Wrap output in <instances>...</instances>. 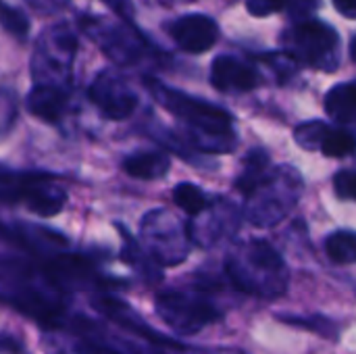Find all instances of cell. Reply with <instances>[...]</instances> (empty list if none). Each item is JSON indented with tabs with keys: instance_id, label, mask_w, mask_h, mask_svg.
<instances>
[{
	"instance_id": "23",
	"label": "cell",
	"mask_w": 356,
	"mask_h": 354,
	"mask_svg": "<svg viewBox=\"0 0 356 354\" xmlns=\"http://www.w3.org/2000/svg\"><path fill=\"white\" fill-rule=\"evenodd\" d=\"M0 25L13 33L15 38H25L27 31H29V19L23 10L15 8V6H6L2 4L0 6Z\"/></svg>"
},
{
	"instance_id": "19",
	"label": "cell",
	"mask_w": 356,
	"mask_h": 354,
	"mask_svg": "<svg viewBox=\"0 0 356 354\" xmlns=\"http://www.w3.org/2000/svg\"><path fill=\"white\" fill-rule=\"evenodd\" d=\"M325 255L336 265H353L356 261V236L353 230H336L323 242Z\"/></svg>"
},
{
	"instance_id": "1",
	"label": "cell",
	"mask_w": 356,
	"mask_h": 354,
	"mask_svg": "<svg viewBox=\"0 0 356 354\" xmlns=\"http://www.w3.org/2000/svg\"><path fill=\"white\" fill-rule=\"evenodd\" d=\"M144 83L165 111L186 123L188 140L194 150L209 154H229L238 148L234 117L223 106L179 90H171L152 77H146Z\"/></svg>"
},
{
	"instance_id": "16",
	"label": "cell",
	"mask_w": 356,
	"mask_h": 354,
	"mask_svg": "<svg viewBox=\"0 0 356 354\" xmlns=\"http://www.w3.org/2000/svg\"><path fill=\"white\" fill-rule=\"evenodd\" d=\"M121 232V259L146 282V284H159L163 280V269L146 255L142 244L121 225H117Z\"/></svg>"
},
{
	"instance_id": "10",
	"label": "cell",
	"mask_w": 356,
	"mask_h": 354,
	"mask_svg": "<svg viewBox=\"0 0 356 354\" xmlns=\"http://www.w3.org/2000/svg\"><path fill=\"white\" fill-rule=\"evenodd\" d=\"M242 213L234 209L227 200L211 202V207L198 217L188 221V234L192 244L202 248H213L238 232Z\"/></svg>"
},
{
	"instance_id": "15",
	"label": "cell",
	"mask_w": 356,
	"mask_h": 354,
	"mask_svg": "<svg viewBox=\"0 0 356 354\" xmlns=\"http://www.w3.org/2000/svg\"><path fill=\"white\" fill-rule=\"evenodd\" d=\"M171 156L163 150H136L121 161V169L142 182H154L169 173Z\"/></svg>"
},
{
	"instance_id": "12",
	"label": "cell",
	"mask_w": 356,
	"mask_h": 354,
	"mask_svg": "<svg viewBox=\"0 0 356 354\" xmlns=\"http://www.w3.org/2000/svg\"><path fill=\"white\" fill-rule=\"evenodd\" d=\"M169 35L177 42V46L192 54H202L211 50L219 38L217 23L207 15H184L169 23Z\"/></svg>"
},
{
	"instance_id": "26",
	"label": "cell",
	"mask_w": 356,
	"mask_h": 354,
	"mask_svg": "<svg viewBox=\"0 0 356 354\" xmlns=\"http://www.w3.org/2000/svg\"><path fill=\"white\" fill-rule=\"evenodd\" d=\"M332 2H334L336 10H338L340 15H344L346 19H355V0H332Z\"/></svg>"
},
{
	"instance_id": "25",
	"label": "cell",
	"mask_w": 356,
	"mask_h": 354,
	"mask_svg": "<svg viewBox=\"0 0 356 354\" xmlns=\"http://www.w3.org/2000/svg\"><path fill=\"white\" fill-rule=\"evenodd\" d=\"M288 0H246V8L254 17H267L273 13H280L286 6Z\"/></svg>"
},
{
	"instance_id": "14",
	"label": "cell",
	"mask_w": 356,
	"mask_h": 354,
	"mask_svg": "<svg viewBox=\"0 0 356 354\" xmlns=\"http://www.w3.org/2000/svg\"><path fill=\"white\" fill-rule=\"evenodd\" d=\"M27 111L38 117L40 121L46 123H58L69 106V94L65 88L60 86H44V83H35L31 88V92L27 94L25 100Z\"/></svg>"
},
{
	"instance_id": "24",
	"label": "cell",
	"mask_w": 356,
	"mask_h": 354,
	"mask_svg": "<svg viewBox=\"0 0 356 354\" xmlns=\"http://www.w3.org/2000/svg\"><path fill=\"white\" fill-rule=\"evenodd\" d=\"M355 169H340V171L334 175V192H336V196H338L340 200L353 202V200H355Z\"/></svg>"
},
{
	"instance_id": "5",
	"label": "cell",
	"mask_w": 356,
	"mask_h": 354,
	"mask_svg": "<svg viewBox=\"0 0 356 354\" xmlns=\"http://www.w3.org/2000/svg\"><path fill=\"white\" fill-rule=\"evenodd\" d=\"M0 202L25 204L38 217H54L67 204V190L50 173L0 169Z\"/></svg>"
},
{
	"instance_id": "21",
	"label": "cell",
	"mask_w": 356,
	"mask_h": 354,
	"mask_svg": "<svg viewBox=\"0 0 356 354\" xmlns=\"http://www.w3.org/2000/svg\"><path fill=\"white\" fill-rule=\"evenodd\" d=\"M321 154L330 156V159H346L355 152V136L348 127H338V125H330L321 148Z\"/></svg>"
},
{
	"instance_id": "20",
	"label": "cell",
	"mask_w": 356,
	"mask_h": 354,
	"mask_svg": "<svg viewBox=\"0 0 356 354\" xmlns=\"http://www.w3.org/2000/svg\"><path fill=\"white\" fill-rule=\"evenodd\" d=\"M173 202L188 215V217H198L211 207V198L202 188H198L192 182H181L173 190Z\"/></svg>"
},
{
	"instance_id": "17",
	"label": "cell",
	"mask_w": 356,
	"mask_h": 354,
	"mask_svg": "<svg viewBox=\"0 0 356 354\" xmlns=\"http://www.w3.org/2000/svg\"><path fill=\"white\" fill-rule=\"evenodd\" d=\"M325 111L338 123V127L353 125L356 115L355 81H344L334 86L325 96Z\"/></svg>"
},
{
	"instance_id": "6",
	"label": "cell",
	"mask_w": 356,
	"mask_h": 354,
	"mask_svg": "<svg viewBox=\"0 0 356 354\" xmlns=\"http://www.w3.org/2000/svg\"><path fill=\"white\" fill-rule=\"evenodd\" d=\"M140 244L159 267L181 265L192 248L188 221L169 209H152L140 221Z\"/></svg>"
},
{
	"instance_id": "7",
	"label": "cell",
	"mask_w": 356,
	"mask_h": 354,
	"mask_svg": "<svg viewBox=\"0 0 356 354\" xmlns=\"http://www.w3.org/2000/svg\"><path fill=\"white\" fill-rule=\"evenodd\" d=\"M42 277L48 282L52 290L58 294L65 292H83L90 288H104V284H119L111 282L100 275L94 261L79 252H54L46 259L42 267Z\"/></svg>"
},
{
	"instance_id": "13",
	"label": "cell",
	"mask_w": 356,
	"mask_h": 354,
	"mask_svg": "<svg viewBox=\"0 0 356 354\" xmlns=\"http://www.w3.org/2000/svg\"><path fill=\"white\" fill-rule=\"evenodd\" d=\"M211 83L223 94H244L259 88L261 75L248 63L229 54H221L211 65Z\"/></svg>"
},
{
	"instance_id": "9",
	"label": "cell",
	"mask_w": 356,
	"mask_h": 354,
	"mask_svg": "<svg viewBox=\"0 0 356 354\" xmlns=\"http://www.w3.org/2000/svg\"><path fill=\"white\" fill-rule=\"evenodd\" d=\"M90 100L111 121H125L138 108V94L115 71H100L88 88Z\"/></svg>"
},
{
	"instance_id": "27",
	"label": "cell",
	"mask_w": 356,
	"mask_h": 354,
	"mask_svg": "<svg viewBox=\"0 0 356 354\" xmlns=\"http://www.w3.org/2000/svg\"><path fill=\"white\" fill-rule=\"evenodd\" d=\"M104 2H106V4H111V6H113V8H117V10L121 8V2H119V0H104Z\"/></svg>"
},
{
	"instance_id": "18",
	"label": "cell",
	"mask_w": 356,
	"mask_h": 354,
	"mask_svg": "<svg viewBox=\"0 0 356 354\" xmlns=\"http://www.w3.org/2000/svg\"><path fill=\"white\" fill-rule=\"evenodd\" d=\"M269 169H271V159H269V154H267L265 150H261V148L250 150V152L244 156V161H242L240 173L236 175V182H234L236 190H238L242 196H246V194L252 190V186H254L261 177L267 175Z\"/></svg>"
},
{
	"instance_id": "8",
	"label": "cell",
	"mask_w": 356,
	"mask_h": 354,
	"mask_svg": "<svg viewBox=\"0 0 356 354\" xmlns=\"http://www.w3.org/2000/svg\"><path fill=\"white\" fill-rule=\"evenodd\" d=\"M338 44L340 38L336 29L321 21L300 23L288 35L290 56L323 71H334L338 67Z\"/></svg>"
},
{
	"instance_id": "3",
	"label": "cell",
	"mask_w": 356,
	"mask_h": 354,
	"mask_svg": "<svg viewBox=\"0 0 356 354\" xmlns=\"http://www.w3.org/2000/svg\"><path fill=\"white\" fill-rule=\"evenodd\" d=\"M305 192V179L292 165L271 167L244 196L242 217L254 227H273L282 223L298 204Z\"/></svg>"
},
{
	"instance_id": "2",
	"label": "cell",
	"mask_w": 356,
	"mask_h": 354,
	"mask_svg": "<svg viewBox=\"0 0 356 354\" xmlns=\"http://www.w3.org/2000/svg\"><path fill=\"white\" fill-rule=\"evenodd\" d=\"M225 275L236 290L248 296L273 300L288 292L290 269L284 257L267 240H246L225 259Z\"/></svg>"
},
{
	"instance_id": "4",
	"label": "cell",
	"mask_w": 356,
	"mask_h": 354,
	"mask_svg": "<svg viewBox=\"0 0 356 354\" xmlns=\"http://www.w3.org/2000/svg\"><path fill=\"white\" fill-rule=\"evenodd\" d=\"M207 284H198L192 290H165L154 298V311L161 321L179 336H192L204 328L221 321L223 311L211 296Z\"/></svg>"
},
{
	"instance_id": "11",
	"label": "cell",
	"mask_w": 356,
	"mask_h": 354,
	"mask_svg": "<svg viewBox=\"0 0 356 354\" xmlns=\"http://www.w3.org/2000/svg\"><path fill=\"white\" fill-rule=\"evenodd\" d=\"M94 309L100 313V315H104V317H108L113 323H117L121 330H125V332H129L131 336H136V338H140L142 342H146L148 346H154V348H159V351H163V348H173V351H188L181 342H175V340H171V338H165L163 334H159L156 330H152L127 303H123V300H119L117 296H111V294H106V296H96L94 298Z\"/></svg>"
},
{
	"instance_id": "22",
	"label": "cell",
	"mask_w": 356,
	"mask_h": 354,
	"mask_svg": "<svg viewBox=\"0 0 356 354\" xmlns=\"http://www.w3.org/2000/svg\"><path fill=\"white\" fill-rule=\"evenodd\" d=\"M327 129H330V123H325L321 119L305 121V123L296 125L294 140L305 150H319L321 148V142H323V138L327 134Z\"/></svg>"
}]
</instances>
